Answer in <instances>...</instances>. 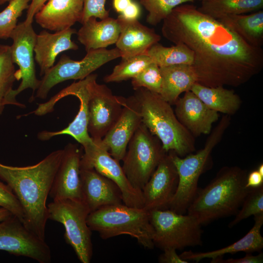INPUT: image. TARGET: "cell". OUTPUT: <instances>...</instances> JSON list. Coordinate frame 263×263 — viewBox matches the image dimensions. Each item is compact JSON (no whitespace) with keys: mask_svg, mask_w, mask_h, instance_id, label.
I'll list each match as a JSON object with an SVG mask.
<instances>
[{"mask_svg":"<svg viewBox=\"0 0 263 263\" xmlns=\"http://www.w3.org/2000/svg\"><path fill=\"white\" fill-rule=\"evenodd\" d=\"M163 37L182 44L193 54L192 64L202 85L238 87L263 68V50L251 45L219 20L184 3L163 20Z\"/></svg>","mask_w":263,"mask_h":263,"instance_id":"6da1fadb","label":"cell"},{"mask_svg":"<svg viewBox=\"0 0 263 263\" xmlns=\"http://www.w3.org/2000/svg\"><path fill=\"white\" fill-rule=\"evenodd\" d=\"M63 153V149L55 150L38 163L25 167L0 163V179L9 186L18 199L24 226L44 240L48 220L46 201Z\"/></svg>","mask_w":263,"mask_h":263,"instance_id":"7a4b0ae2","label":"cell"},{"mask_svg":"<svg viewBox=\"0 0 263 263\" xmlns=\"http://www.w3.org/2000/svg\"><path fill=\"white\" fill-rule=\"evenodd\" d=\"M247 176L238 167L222 169L208 185L198 189L187 213L201 225L236 215L250 188L245 187Z\"/></svg>","mask_w":263,"mask_h":263,"instance_id":"3957f363","label":"cell"},{"mask_svg":"<svg viewBox=\"0 0 263 263\" xmlns=\"http://www.w3.org/2000/svg\"><path fill=\"white\" fill-rule=\"evenodd\" d=\"M135 90L142 123L160 140L163 150L166 152L173 151L180 157L192 152L193 139L178 120L171 105L159 94L145 88Z\"/></svg>","mask_w":263,"mask_h":263,"instance_id":"277c9868","label":"cell"},{"mask_svg":"<svg viewBox=\"0 0 263 263\" xmlns=\"http://www.w3.org/2000/svg\"><path fill=\"white\" fill-rule=\"evenodd\" d=\"M87 222L91 230L98 232L103 239L127 235L136 239L145 248L154 247L150 212L143 207L123 203L105 206L90 212Z\"/></svg>","mask_w":263,"mask_h":263,"instance_id":"5b68a950","label":"cell"},{"mask_svg":"<svg viewBox=\"0 0 263 263\" xmlns=\"http://www.w3.org/2000/svg\"><path fill=\"white\" fill-rule=\"evenodd\" d=\"M227 117H224L209 136L204 148L195 154L181 158L173 151H169L171 160L178 175L176 192L169 208L180 214L187 210L198 190V182L206 168L210 153L220 140L228 124Z\"/></svg>","mask_w":263,"mask_h":263,"instance_id":"8992f818","label":"cell"},{"mask_svg":"<svg viewBox=\"0 0 263 263\" xmlns=\"http://www.w3.org/2000/svg\"><path fill=\"white\" fill-rule=\"evenodd\" d=\"M48 219L61 224L65 229L64 239L74 250L82 263H90L93 256L92 230L87 219L90 213L81 200H53L47 205Z\"/></svg>","mask_w":263,"mask_h":263,"instance_id":"52a82bcc","label":"cell"},{"mask_svg":"<svg viewBox=\"0 0 263 263\" xmlns=\"http://www.w3.org/2000/svg\"><path fill=\"white\" fill-rule=\"evenodd\" d=\"M154 246L181 250L202 244L201 225L193 216L169 209L149 211Z\"/></svg>","mask_w":263,"mask_h":263,"instance_id":"ba28073f","label":"cell"},{"mask_svg":"<svg viewBox=\"0 0 263 263\" xmlns=\"http://www.w3.org/2000/svg\"><path fill=\"white\" fill-rule=\"evenodd\" d=\"M167 152L142 123L130 140L122 167L132 186L142 190Z\"/></svg>","mask_w":263,"mask_h":263,"instance_id":"9c48e42d","label":"cell"},{"mask_svg":"<svg viewBox=\"0 0 263 263\" xmlns=\"http://www.w3.org/2000/svg\"><path fill=\"white\" fill-rule=\"evenodd\" d=\"M119 57L121 54L116 48L90 50L80 60L72 59L63 54L56 64L43 75L35 97L45 99L50 90L58 84L70 79H83L107 63Z\"/></svg>","mask_w":263,"mask_h":263,"instance_id":"30bf717a","label":"cell"},{"mask_svg":"<svg viewBox=\"0 0 263 263\" xmlns=\"http://www.w3.org/2000/svg\"><path fill=\"white\" fill-rule=\"evenodd\" d=\"M32 23L27 24L24 21L19 23L12 32L10 38L13 42L10 47L13 62L19 66L16 71L17 80H21L16 89H12L6 95L4 105H13L24 108L26 106L18 101L17 95L27 89L32 90L33 93L38 89L40 80L36 74L34 49L37 37Z\"/></svg>","mask_w":263,"mask_h":263,"instance_id":"8fae6325","label":"cell"},{"mask_svg":"<svg viewBox=\"0 0 263 263\" xmlns=\"http://www.w3.org/2000/svg\"><path fill=\"white\" fill-rule=\"evenodd\" d=\"M97 75L87 76L89 93L87 130L94 140H101L118 119L126 98L114 95L105 85L97 82Z\"/></svg>","mask_w":263,"mask_h":263,"instance_id":"7c38bea8","label":"cell"},{"mask_svg":"<svg viewBox=\"0 0 263 263\" xmlns=\"http://www.w3.org/2000/svg\"><path fill=\"white\" fill-rule=\"evenodd\" d=\"M68 95L76 97L80 102L78 112L74 119L65 128L58 131H43L38 134L41 141H47L60 135H68L73 137L82 147L92 141L87 130L88 119V103L89 96L88 78L74 82L52 97L48 101L40 103L30 113L43 116L54 111L56 103Z\"/></svg>","mask_w":263,"mask_h":263,"instance_id":"4fadbf2b","label":"cell"},{"mask_svg":"<svg viewBox=\"0 0 263 263\" xmlns=\"http://www.w3.org/2000/svg\"><path fill=\"white\" fill-rule=\"evenodd\" d=\"M80 168L94 169L102 175L114 182L119 188L125 205L135 207H143L144 199L142 190L134 188L126 176L119 162L99 143L92 141L83 146Z\"/></svg>","mask_w":263,"mask_h":263,"instance_id":"5bb4252c","label":"cell"},{"mask_svg":"<svg viewBox=\"0 0 263 263\" xmlns=\"http://www.w3.org/2000/svg\"><path fill=\"white\" fill-rule=\"evenodd\" d=\"M0 250L39 263L51 261L50 248L45 240L28 230L21 220L13 215L0 223Z\"/></svg>","mask_w":263,"mask_h":263,"instance_id":"9a60e30c","label":"cell"},{"mask_svg":"<svg viewBox=\"0 0 263 263\" xmlns=\"http://www.w3.org/2000/svg\"><path fill=\"white\" fill-rule=\"evenodd\" d=\"M178 183L176 169L166 153L142 189L143 208L148 211L168 209Z\"/></svg>","mask_w":263,"mask_h":263,"instance_id":"2e32d148","label":"cell"},{"mask_svg":"<svg viewBox=\"0 0 263 263\" xmlns=\"http://www.w3.org/2000/svg\"><path fill=\"white\" fill-rule=\"evenodd\" d=\"M142 123L140 107L133 94L126 98L118 119L100 140V144L117 161H122L128 144Z\"/></svg>","mask_w":263,"mask_h":263,"instance_id":"e0dca14e","label":"cell"},{"mask_svg":"<svg viewBox=\"0 0 263 263\" xmlns=\"http://www.w3.org/2000/svg\"><path fill=\"white\" fill-rule=\"evenodd\" d=\"M83 153L77 144H68L55 175L49 196L53 200H81L80 163Z\"/></svg>","mask_w":263,"mask_h":263,"instance_id":"ac0fdd59","label":"cell"},{"mask_svg":"<svg viewBox=\"0 0 263 263\" xmlns=\"http://www.w3.org/2000/svg\"><path fill=\"white\" fill-rule=\"evenodd\" d=\"M81 200L90 212L101 207L123 203L117 185L94 169L80 168Z\"/></svg>","mask_w":263,"mask_h":263,"instance_id":"d6986e66","label":"cell"},{"mask_svg":"<svg viewBox=\"0 0 263 263\" xmlns=\"http://www.w3.org/2000/svg\"><path fill=\"white\" fill-rule=\"evenodd\" d=\"M174 104L178 120L194 135L209 134L219 118L218 112L208 107L190 90L185 92Z\"/></svg>","mask_w":263,"mask_h":263,"instance_id":"ffe728a7","label":"cell"},{"mask_svg":"<svg viewBox=\"0 0 263 263\" xmlns=\"http://www.w3.org/2000/svg\"><path fill=\"white\" fill-rule=\"evenodd\" d=\"M120 31L115 43L122 58L146 54L148 50L161 40L153 29L141 23L138 19L127 20L118 16Z\"/></svg>","mask_w":263,"mask_h":263,"instance_id":"44dd1931","label":"cell"},{"mask_svg":"<svg viewBox=\"0 0 263 263\" xmlns=\"http://www.w3.org/2000/svg\"><path fill=\"white\" fill-rule=\"evenodd\" d=\"M83 7L84 0H48L34 18L43 29L61 31L80 23Z\"/></svg>","mask_w":263,"mask_h":263,"instance_id":"7402d4cb","label":"cell"},{"mask_svg":"<svg viewBox=\"0 0 263 263\" xmlns=\"http://www.w3.org/2000/svg\"><path fill=\"white\" fill-rule=\"evenodd\" d=\"M76 33L72 27L51 33L43 30L37 35L34 51L35 60L43 76L54 65L57 56L68 50H76L77 45L72 41V36Z\"/></svg>","mask_w":263,"mask_h":263,"instance_id":"603a6c76","label":"cell"},{"mask_svg":"<svg viewBox=\"0 0 263 263\" xmlns=\"http://www.w3.org/2000/svg\"><path fill=\"white\" fill-rule=\"evenodd\" d=\"M82 25L76 34L87 52L115 44L120 31L117 19L110 17L100 20L91 17Z\"/></svg>","mask_w":263,"mask_h":263,"instance_id":"cb8c5ba5","label":"cell"},{"mask_svg":"<svg viewBox=\"0 0 263 263\" xmlns=\"http://www.w3.org/2000/svg\"><path fill=\"white\" fill-rule=\"evenodd\" d=\"M254 222L253 227L245 236L230 245L206 252L185 251L179 255L184 260L198 263L204 259L213 260L223 257L226 254H235L242 251L246 253L261 251L263 247V237L261 233L263 225V213L254 216Z\"/></svg>","mask_w":263,"mask_h":263,"instance_id":"d4e9b609","label":"cell"},{"mask_svg":"<svg viewBox=\"0 0 263 263\" xmlns=\"http://www.w3.org/2000/svg\"><path fill=\"white\" fill-rule=\"evenodd\" d=\"M162 76L161 96L170 105L174 104L183 93L190 91L197 82L191 65L178 64L160 67Z\"/></svg>","mask_w":263,"mask_h":263,"instance_id":"484cf974","label":"cell"},{"mask_svg":"<svg viewBox=\"0 0 263 263\" xmlns=\"http://www.w3.org/2000/svg\"><path fill=\"white\" fill-rule=\"evenodd\" d=\"M190 91L208 107L218 113L233 114L241 105V100L234 91L224 86L209 87L196 82Z\"/></svg>","mask_w":263,"mask_h":263,"instance_id":"4316f807","label":"cell"},{"mask_svg":"<svg viewBox=\"0 0 263 263\" xmlns=\"http://www.w3.org/2000/svg\"><path fill=\"white\" fill-rule=\"evenodd\" d=\"M219 20L245 41L253 46L263 45V10L248 15L225 17Z\"/></svg>","mask_w":263,"mask_h":263,"instance_id":"83f0119b","label":"cell"},{"mask_svg":"<svg viewBox=\"0 0 263 263\" xmlns=\"http://www.w3.org/2000/svg\"><path fill=\"white\" fill-rule=\"evenodd\" d=\"M263 8V0H204L198 9L217 19L254 12Z\"/></svg>","mask_w":263,"mask_h":263,"instance_id":"f1b7e54d","label":"cell"},{"mask_svg":"<svg viewBox=\"0 0 263 263\" xmlns=\"http://www.w3.org/2000/svg\"><path fill=\"white\" fill-rule=\"evenodd\" d=\"M146 54L159 67L178 64L192 65L193 62V52L182 44L165 47L158 42L152 45Z\"/></svg>","mask_w":263,"mask_h":263,"instance_id":"f546056e","label":"cell"},{"mask_svg":"<svg viewBox=\"0 0 263 263\" xmlns=\"http://www.w3.org/2000/svg\"><path fill=\"white\" fill-rule=\"evenodd\" d=\"M151 62V58L146 54L122 58L111 73L104 77V81L118 82L131 79Z\"/></svg>","mask_w":263,"mask_h":263,"instance_id":"4dcf8cb0","label":"cell"},{"mask_svg":"<svg viewBox=\"0 0 263 263\" xmlns=\"http://www.w3.org/2000/svg\"><path fill=\"white\" fill-rule=\"evenodd\" d=\"M14 64L11 58L10 46L0 44V116L4 109V99L17 80Z\"/></svg>","mask_w":263,"mask_h":263,"instance_id":"1f68e13d","label":"cell"},{"mask_svg":"<svg viewBox=\"0 0 263 263\" xmlns=\"http://www.w3.org/2000/svg\"><path fill=\"white\" fill-rule=\"evenodd\" d=\"M32 0H11L0 12V39H6L17 26L18 19L28 9Z\"/></svg>","mask_w":263,"mask_h":263,"instance_id":"d6a6232c","label":"cell"},{"mask_svg":"<svg viewBox=\"0 0 263 263\" xmlns=\"http://www.w3.org/2000/svg\"><path fill=\"white\" fill-rule=\"evenodd\" d=\"M196 0H140V2L148 12L147 22L156 26L163 21L176 7Z\"/></svg>","mask_w":263,"mask_h":263,"instance_id":"836d02e7","label":"cell"},{"mask_svg":"<svg viewBox=\"0 0 263 263\" xmlns=\"http://www.w3.org/2000/svg\"><path fill=\"white\" fill-rule=\"evenodd\" d=\"M234 219L229 224V227L252 215L263 213V185L250 188Z\"/></svg>","mask_w":263,"mask_h":263,"instance_id":"e575fe53","label":"cell"},{"mask_svg":"<svg viewBox=\"0 0 263 263\" xmlns=\"http://www.w3.org/2000/svg\"><path fill=\"white\" fill-rule=\"evenodd\" d=\"M131 80L134 90L143 88L158 94L160 93L162 76L160 67L153 62Z\"/></svg>","mask_w":263,"mask_h":263,"instance_id":"d590c367","label":"cell"},{"mask_svg":"<svg viewBox=\"0 0 263 263\" xmlns=\"http://www.w3.org/2000/svg\"><path fill=\"white\" fill-rule=\"evenodd\" d=\"M0 207L6 209L23 222V212L18 199L9 186L0 179Z\"/></svg>","mask_w":263,"mask_h":263,"instance_id":"8d00e7d4","label":"cell"},{"mask_svg":"<svg viewBox=\"0 0 263 263\" xmlns=\"http://www.w3.org/2000/svg\"><path fill=\"white\" fill-rule=\"evenodd\" d=\"M106 0H84L83 12L80 23L82 24L91 17L100 19L109 17L105 7Z\"/></svg>","mask_w":263,"mask_h":263,"instance_id":"74e56055","label":"cell"},{"mask_svg":"<svg viewBox=\"0 0 263 263\" xmlns=\"http://www.w3.org/2000/svg\"><path fill=\"white\" fill-rule=\"evenodd\" d=\"M263 261V254L260 253L257 255H252L250 253H247L243 258L239 259H223L222 257L216 258L211 261L213 263H261Z\"/></svg>","mask_w":263,"mask_h":263,"instance_id":"f35d334b","label":"cell"},{"mask_svg":"<svg viewBox=\"0 0 263 263\" xmlns=\"http://www.w3.org/2000/svg\"><path fill=\"white\" fill-rule=\"evenodd\" d=\"M163 253L158 258V262L161 263H188L178 255L176 250L173 248L165 249Z\"/></svg>","mask_w":263,"mask_h":263,"instance_id":"ab89813d","label":"cell"},{"mask_svg":"<svg viewBox=\"0 0 263 263\" xmlns=\"http://www.w3.org/2000/svg\"><path fill=\"white\" fill-rule=\"evenodd\" d=\"M141 14L139 5L136 2L132 1L127 7L119 15V16L127 20L138 19Z\"/></svg>","mask_w":263,"mask_h":263,"instance_id":"60d3db41","label":"cell"},{"mask_svg":"<svg viewBox=\"0 0 263 263\" xmlns=\"http://www.w3.org/2000/svg\"><path fill=\"white\" fill-rule=\"evenodd\" d=\"M48 0H32L27 9L26 19L24 20L27 24L33 23L35 15Z\"/></svg>","mask_w":263,"mask_h":263,"instance_id":"b9f144b4","label":"cell"},{"mask_svg":"<svg viewBox=\"0 0 263 263\" xmlns=\"http://www.w3.org/2000/svg\"><path fill=\"white\" fill-rule=\"evenodd\" d=\"M263 185V176L258 170L252 171L247 176L245 187L256 188Z\"/></svg>","mask_w":263,"mask_h":263,"instance_id":"7bdbcfd3","label":"cell"},{"mask_svg":"<svg viewBox=\"0 0 263 263\" xmlns=\"http://www.w3.org/2000/svg\"><path fill=\"white\" fill-rule=\"evenodd\" d=\"M132 1V0H113V7L115 11L120 14Z\"/></svg>","mask_w":263,"mask_h":263,"instance_id":"ee69618b","label":"cell"},{"mask_svg":"<svg viewBox=\"0 0 263 263\" xmlns=\"http://www.w3.org/2000/svg\"><path fill=\"white\" fill-rule=\"evenodd\" d=\"M13 214L5 208L0 207V223L11 217Z\"/></svg>","mask_w":263,"mask_h":263,"instance_id":"f6af8a7d","label":"cell"},{"mask_svg":"<svg viewBox=\"0 0 263 263\" xmlns=\"http://www.w3.org/2000/svg\"><path fill=\"white\" fill-rule=\"evenodd\" d=\"M258 171L263 176V164H260L258 168Z\"/></svg>","mask_w":263,"mask_h":263,"instance_id":"bcb514c9","label":"cell"},{"mask_svg":"<svg viewBox=\"0 0 263 263\" xmlns=\"http://www.w3.org/2000/svg\"><path fill=\"white\" fill-rule=\"evenodd\" d=\"M11 0H0V5L4 4L7 2H9Z\"/></svg>","mask_w":263,"mask_h":263,"instance_id":"7dc6e473","label":"cell"},{"mask_svg":"<svg viewBox=\"0 0 263 263\" xmlns=\"http://www.w3.org/2000/svg\"><path fill=\"white\" fill-rule=\"evenodd\" d=\"M200 0V1H203V0Z\"/></svg>","mask_w":263,"mask_h":263,"instance_id":"c3c4849f","label":"cell"}]
</instances>
